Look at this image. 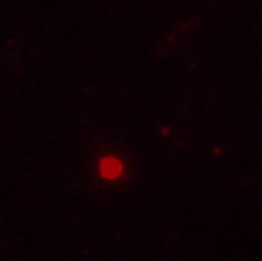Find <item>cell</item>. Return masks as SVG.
Segmentation results:
<instances>
[{
  "mask_svg": "<svg viewBox=\"0 0 262 261\" xmlns=\"http://www.w3.org/2000/svg\"><path fill=\"white\" fill-rule=\"evenodd\" d=\"M122 163L117 158L107 157L104 160H101L100 163V173L103 174V177L106 179H116L122 174Z\"/></svg>",
  "mask_w": 262,
  "mask_h": 261,
  "instance_id": "cell-1",
  "label": "cell"
}]
</instances>
